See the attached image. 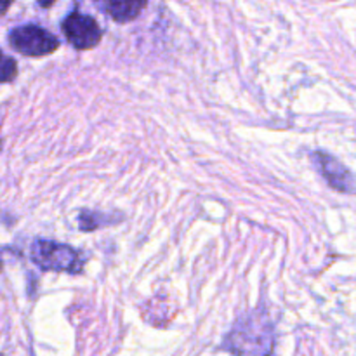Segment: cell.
<instances>
[{
    "instance_id": "obj_1",
    "label": "cell",
    "mask_w": 356,
    "mask_h": 356,
    "mask_svg": "<svg viewBox=\"0 0 356 356\" xmlns=\"http://www.w3.org/2000/svg\"><path fill=\"white\" fill-rule=\"evenodd\" d=\"M30 257L42 271H54V273H82L86 259L80 256L79 250L66 243L54 240L38 238L31 245Z\"/></svg>"
},
{
    "instance_id": "obj_2",
    "label": "cell",
    "mask_w": 356,
    "mask_h": 356,
    "mask_svg": "<svg viewBox=\"0 0 356 356\" xmlns=\"http://www.w3.org/2000/svg\"><path fill=\"white\" fill-rule=\"evenodd\" d=\"M9 44L14 51L28 58L52 54L59 47V38L38 24H23L9 31Z\"/></svg>"
},
{
    "instance_id": "obj_3",
    "label": "cell",
    "mask_w": 356,
    "mask_h": 356,
    "mask_svg": "<svg viewBox=\"0 0 356 356\" xmlns=\"http://www.w3.org/2000/svg\"><path fill=\"white\" fill-rule=\"evenodd\" d=\"M61 30L65 33L66 40L76 51H89L99 45L103 38V30L97 24V21L92 16L73 10L63 19Z\"/></svg>"
},
{
    "instance_id": "obj_4",
    "label": "cell",
    "mask_w": 356,
    "mask_h": 356,
    "mask_svg": "<svg viewBox=\"0 0 356 356\" xmlns=\"http://www.w3.org/2000/svg\"><path fill=\"white\" fill-rule=\"evenodd\" d=\"M312 159L315 162L316 169L322 174L323 179L329 183L330 188L336 191L351 195L355 191V176L343 162L336 159L334 155L325 152L312 153Z\"/></svg>"
},
{
    "instance_id": "obj_5",
    "label": "cell",
    "mask_w": 356,
    "mask_h": 356,
    "mask_svg": "<svg viewBox=\"0 0 356 356\" xmlns=\"http://www.w3.org/2000/svg\"><path fill=\"white\" fill-rule=\"evenodd\" d=\"M148 0H96V6L101 13L110 16L117 23H129L134 21L143 9L146 7Z\"/></svg>"
},
{
    "instance_id": "obj_6",
    "label": "cell",
    "mask_w": 356,
    "mask_h": 356,
    "mask_svg": "<svg viewBox=\"0 0 356 356\" xmlns=\"http://www.w3.org/2000/svg\"><path fill=\"white\" fill-rule=\"evenodd\" d=\"M79 225L82 232H94V229L101 228L104 225H110L106 214H99V212L92 211H82L79 216Z\"/></svg>"
},
{
    "instance_id": "obj_7",
    "label": "cell",
    "mask_w": 356,
    "mask_h": 356,
    "mask_svg": "<svg viewBox=\"0 0 356 356\" xmlns=\"http://www.w3.org/2000/svg\"><path fill=\"white\" fill-rule=\"evenodd\" d=\"M17 76V63L0 49V83L13 82Z\"/></svg>"
},
{
    "instance_id": "obj_8",
    "label": "cell",
    "mask_w": 356,
    "mask_h": 356,
    "mask_svg": "<svg viewBox=\"0 0 356 356\" xmlns=\"http://www.w3.org/2000/svg\"><path fill=\"white\" fill-rule=\"evenodd\" d=\"M14 0H0V16H3V14L9 10V7L13 6Z\"/></svg>"
},
{
    "instance_id": "obj_9",
    "label": "cell",
    "mask_w": 356,
    "mask_h": 356,
    "mask_svg": "<svg viewBox=\"0 0 356 356\" xmlns=\"http://www.w3.org/2000/svg\"><path fill=\"white\" fill-rule=\"evenodd\" d=\"M37 2L42 9H47V7H51L52 3H56V0H37Z\"/></svg>"
},
{
    "instance_id": "obj_10",
    "label": "cell",
    "mask_w": 356,
    "mask_h": 356,
    "mask_svg": "<svg viewBox=\"0 0 356 356\" xmlns=\"http://www.w3.org/2000/svg\"><path fill=\"white\" fill-rule=\"evenodd\" d=\"M0 270H2V259H0Z\"/></svg>"
}]
</instances>
